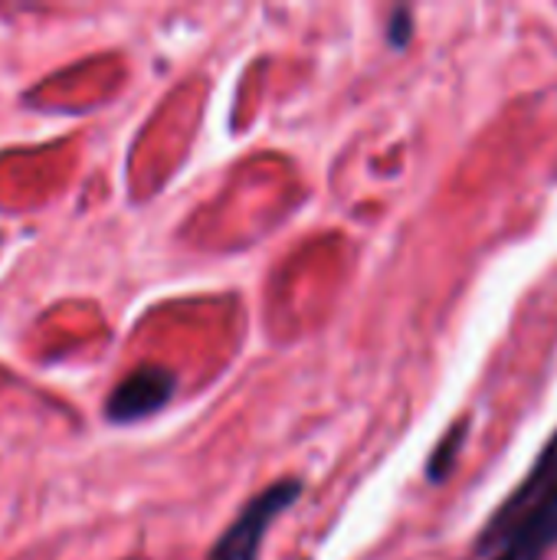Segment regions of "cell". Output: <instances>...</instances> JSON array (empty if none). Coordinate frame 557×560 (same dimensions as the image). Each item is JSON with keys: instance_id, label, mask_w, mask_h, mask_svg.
Segmentation results:
<instances>
[{"instance_id": "cell-1", "label": "cell", "mask_w": 557, "mask_h": 560, "mask_svg": "<svg viewBox=\"0 0 557 560\" xmlns=\"http://www.w3.org/2000/svg\"><path fill=\"white\" fill-rule=\"evenodd\" d=\"M557 545V430L542 446L522 486L489 515L476 555L492 560H545Z\"/></svg>"}, {"instance_id": "cell-2", "label": "cell", "mask_w": 557, "mask_h": 560, "mask_svg": "<svg viewBox=\"0 0 557 560\" xmlns=\"http://www.w3.org/2000/svg\"><path fill=\"white\" fill-rule=\"evenodd\" d=\"M299 495H302V482H299V479H279L276 486H269L266 492H259V495L236 515V522L220 535V541L210 548L207 560L259 558V545H263L269 525H272L289 505H295Z\"/></svg>"}, {"instance_id": "cell-3", "label": "cell", "mask_w": 557, "mask_h": 560, "mask_svg": "<svg viewBox=\"0 0 557 560\" xmlns=\"http://www.w3.org/2000/svg\"><path fill=\"white\" fill-rule=\"evenodd\" d=\"M177 390V374L161 368V364H141L138 371H131L108 397L105 404V417L112 423H135L144 420L151 413H158L161 407L171 404Z\"/></svg>"}, {"instance_id": "cell-4", "label": "cell", "mask_w": 557, "mask_h": 560, "mask_svg": "<svg viewBox=\"0 0 557 560\" xmlns=\"http://www.w3.org/2000/svg\"><path fill=\"white\" fill-rule=\"evenodd\" d=\"M466 436H469V420H466V417L456 420V423L446 430V436L440 440V446L433 450V456H430V463H427V479H430L433 486H440V482H446V479L453 476Z\"/></svg>"}, {"instance_id": "cell-5", "label": "cell", "mask_w": 557, "mask_h": 560, "mask_svg": "<svg viewBox=\"0 0 557 560\" xmlns=\"http://www.w3.org/2000/svg\"><path fill=\"white\" fill-rule=\"evenodd\" d=\"M410 36H414V16H410V10L407 7H401V10H394V16H391V46H407L410 43Z\"/></svg>"}]
</instances>
